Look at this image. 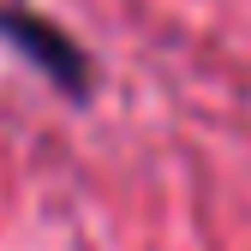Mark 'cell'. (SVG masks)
I'll use <instances>...</instances> for the list:
<instances>
[{
	"label": "cell",
	"mask_w": 251,
	"mask_h": 251,
	"mask_svg": "<svg viewBox=\"0 0 251 251\" xmlns=\"http://www.w3.org/2000/svg\"><path fill=\"white\" fill-rule=\"evenodd\" d=\"M0 42L18 60H30L54 84V96H66V102H90L96 96V54L72 30H60L48 12L24 6V0H0Z\"/></svg>",
	"instance_id": "6da1fadb"
}]
</instances>
